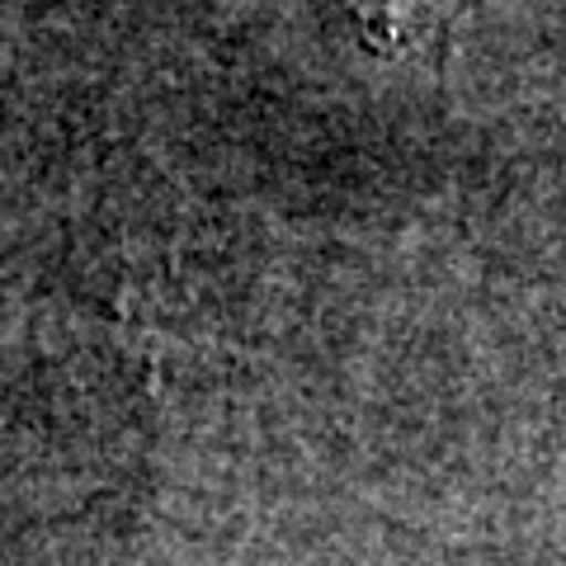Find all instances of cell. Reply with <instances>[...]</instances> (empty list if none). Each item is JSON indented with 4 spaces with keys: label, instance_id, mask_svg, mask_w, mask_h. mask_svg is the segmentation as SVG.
I'll list each match as a JSON object with an SVG mask.
<instances>
[{
    "label": "cell",
    "instance_id": "1",
    "mask_svg": "<svg viewBox=\"0 0 566 566\" xmlns=\"http://www.w3.org/2000/svg\"><path fill=\"white\" fill-rule=\"evenodd\" d=\"M472 0H359V14L374 43L382 48H411L420 39L444 29L453 14H463Z\"/></svg>",
    "mask_w": 566,
    "mask_h": 566
}]
</instances>
